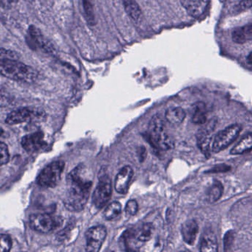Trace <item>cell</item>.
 I'll list each match as a JSON object with an SVG mask.
<instances>
[{"instance_id": "24", "label": "cell", "mask_w": 252, "mask_h": 252, "mask_svg": "<svg viewBox=\"0 0 252 252\" xmlns=\"http://www.w3.org/2000/svg\"><path fill=\"white\" fill-rule=\"evenodd\" d=\"M121 213V204L118 201H114L107 207L104 216L107 220H112L118 218Z\"/></svg>"}, {"instance_id": "35", "label": "cell", "mask_w": 252, "mask_h": 252, "mask_svg": "<svg viewBox=\"0 0 252 252\" xmlns=\"http://www.w3.org/2000/svg\"><path fill=\"white\" fill-rule=\"evenodd\" d=\"M2 133H3L2 129H1V127H0V136H1V135L2 134Z\"/></svg>"}, {"instance_id": "25", "label": "cell", "mask_w": 252, "mask_h": 252, "mask_svg": "<svg viewBox=\"0 0 252 252\" xmlns=\"http://www.w3.org/2000/svg\"><path fill=\"white\" fill-rule=\"evenodd\" d=\"M86 20L90 25L95 24V14L92 0H80Z\"/></svg>"}, {"instance_id": "4", "label": "cell", "mask_w": 252, "mask_h": 252, "mask_svg": "<svg viewBox=\"0 0 252 252\" xmlns=\"http://www.w3.org/2000/svg\"><path fill=\"white\" fill-rule=\"evenodd\" d=\"M149 138L151 144L160 150L171 149L174 147L173 138L165 131L164 122L159 115H155L149 125Z\"/></svg>"}, {"instance_id": "15", "label": "cell", "mask_w": 252, "mask_h": 252, "mask_svg": "<svg viewBox=\"0 0 252 252\" xmlns=\"http://www.w3.org/2000/svg\"><path fill=\"white\" fill-rule=\"evenodd\" d=\"M198 223L195 220H186L183 223L181 226V235L183 237V241L189 245H193L196 240L197 235H198Z\"/></svg>"}, {"instance_id": "18", "label": "cell", "mask_w": 252, "mask_h": 252, "mask_svg": "<svg viewBox=\"0 0 252 252\" xmlns=\"http://www.w3.org/2000/svg\"><path fill=\"white\" fill-rule=\"evenodd\" d=\"M180 3L186 11L193 16L202 14L205 9V0H180Z\"/></svg>"}, {"instance_id": "3", "label": "cell", "mask_w": 252, "mask_h": 252, "mask_svg": "<svg viewBox=\"0 0 252 252\" xmlns=\"http://www.w3.org/2000/svg\"><path fill=\"white\" fill-rule=\"evenodd\" d=\"M0 75L9 79L28 82L37 76L35 69L31 66L12 60H0Z\"/></svg>"}, {"instance_id": "23", "label": "cell", "mask_w": 252, "mask_h": 252, "mask_svg": "<svg viewBox=\"0 0 252 252\" xmlns=\"http://www.w3.org/2000/svg\"><path fill=\"white\" fill-rule=\"evenodd\" d=\"M223 188L222 184L218 181H215L208 192L209 201L211 203L216 202L221 198Z\"/></svg>"}, {"instance_id": "5", "label": "cell", "mask_w": 252, "mask_h": 252, "mask_svg": "<svg viewBox=\"0 0 252 252\" xmlns=\"http://www.w3.org/2000/svg\"><path fill=\"white\" fill-rule=\"evenodd\" d=\"M64 168L65 163L63 161H58L51 163L38 175L37 182L43 188H54L61 180Z\"/></svg>"}, {"instance_id": "32", "label": "cell", "mask_w": 252, "mask_h": 252, "mask_svg": "<svg viewBox=\"0 0 252 252\" xmlns=\"http://www.w3.org/2000/svg\"><path fill=\"white\" fill-rule=\"evenodd\" d=\"M18 0H0V7L10 9L17 2Z\"/></svg>"}, {"instance_id": "28", "label": "cell", "mask_w": 252, "mask_h": 252, "mask_svg": "<svg viewBox=\"0 0 252 252\" xmlns=\"http://www.w3.org/2000/svg\"><path fill=\"white\" fill-rule=\"evenodd\" d=\"M18 58L19 56L15 52L5 49H0V60L17 61Z\"/></svg>"}, {"instance_id": "7", "label": "cell", "mask_w": 252, "mask_h": 252, "mask_svg": "<svg viewBox=\"0 0 252 252\" xmlns=\"http://www.w3.org/2000/svg\"><path fill=\"white\" fill-rule=\"evenodd\" d=\"M112 195V185L109 176H103L93 195V203L98 209H102L109 202Z\"/></svg>"}, {"instance_id": "1", "label": "cell", "mask_w": 252, "mask_h": 252, "mask_svg": "<svg viewBox=\"0 0 252 252\" xmlns=\"http://www.w3.org/2000/svg\"><path fill=\"white\" fill-rule=\"evenodd\" d=\"M90 173L84 166H77L68 175V189L65 205L71 211H81L88 201L91 189Z\"/></svg>"}, {"instance_id": "33", "label": "cell", "mask_w": 252, "mask_h": 252, "mask_svg": "<svg viewBox=\"0 0 252 252\" xmlns=\"http://www.w3.org/2000/svg\"><path fill=\"white\" fill-rule=\"evenodd\" d=\"M139 155V157H140L141 161H143L146 155V150H145L144 148H140V154Z\"/></svg>"}, {"instance_id": "27", "label": "cell", "mask_w": 252, "mask_h": 252, "mask_svg": "<svg viewBox=\"0 0 252 252\" xmlns=\"http://www.w3.org/2000/svg\"><path fill=\"white\" fill-rule=\"evenodd\" d=\"M9 158H10V154H9L8 148L4 142L0 141V165H3L7 163Z\"/></svg>"}, {"instance_id": "36", "label": "cell", "mask_w": 252, "mask_h": 252, "mask_svg": "<svg viewBox=\"0 0 252 252\" xmlns=\"http://www.w3.org/2000/svg\"><path fill=\"white\" fill-rule=\"evenodd\" d=\"M190 252L188 251V250H185V251H182V252Z\"/></svg>"}, {"instance_id": "20", "label": "cell", "mask_w": 252, "mask_h": 252, "mask_svg": "<svg viewBox=\"0 0 252 252\" xmlns=\"http://www.w3.org/2000/svg\"><path fill=\"white\" fill-rule=\"evenodd\" d=\"M186 118V113L182 108H171L166 112L165 118L173 126L180 125Z\"/></svg>"}, {"instance_id": "30", "label": "cell", "mask_w": 252, "mask_h": 252, "mask_svg": "<svg viewBox=\"0 0 252 252\" xmlns=\"http://www.w3.org/2000/svg\"><path fill=\"white\" fill-rule=\"evenodd\" d=\"M230 170V166L226 165V164H220V165L215 166L212 170H210V173H225Z\"/></svg>"}, {"instance_id": "11", "label": "cell", "mask_w": 252, "mask_h": 252, "mask_svg": "<svg viewBox=\"0 0 252 252\" xmlns=\"http://www.w3.org/2000/svg\"><path fill=\"white\" fill-rule=\"evenodd\" d=\"M216 121H210L206 124L205 127H202L198 130L197 135L198 145L200 149L204 154L209 155L210 151V144L213 139V132L216 127Z\"/></svg>"}, {"instance_id": "6", "label": "cell", "mask_w": 252, "mask_h": 252, "mask_svg": "<svg viewBox=\"0 0 252 252\" xmlns=\"http://www.w3.org/2000/svg\"><path fill=\"white\" fill-rule=\"evenodd\" d=\"M241 129L242 127L241 126L235 124V125L229 126L224 130L219 132L213 139L212 151L214 153H218L226 149L238 137Z\"/></svg>"}, {"instance_id": "21", "label": "cell", "mask_w": 252, "mask_h": 252, "mask_svg": "<svg viewBox=\"0 0 252 252\" xmlns=\"http://www.w3.org/2000/svg\"><path fill=\"white\" fill-rule=\"evenodd\" d=\"M124 8L127 14L133 20L139 21L142 16V12L136 0H122Z\"/></svg>"}, {"instance_id": "8", "label": "cell", "mask_w": 252, "mask_h": 252, "mask_svg": "<svg viewBox=\"0 0 252 252\" xmlns=\"http://www.w3.org/2000/svg\"><path fill=\"white\" fill-rule=\"evenodd\" d=\"M107 237V229L103 226L90 228L86 233V252H99Z\"/></svg>"}, {"instance_id": "14", "label": "cell", "mask_w": 252, "mask_h": 252, "mask_svg": "<svg viewBox=\"0 0 252 252\" xmlns=\"http://www.w3.org/2000/svg\"><path fill=\"white\" fill-rule=\"evenodd\" d=\"M133 176V170L130 166L123 167L115 177V189L120 194L127 193Z\"/></svg>"}, {"instance_id": "31", "label": "cell", "mask_w": 252, "mask_h": 252, "mask_svg": "<svg viewBox=\"0 0 252 252\" xmlns=\"http://www.w3.org/2000/svg\"><path fill=\"white\" fill-rule=\"evenodd\" d=\"M252 0H241V2L238 4V11H244L248 9L251 8Z\"/></svg>"}, {"instance_id": "13", "label": "cell", "mask_w": 252, "mask_h": 252, "mask_svg": "<svg viewBox=\"0 0 252 252\" xmlns=\"http://www.w3.org/2000/svg\"><path fill=\"white\" fill-rule=\"evenodd\" d=\"M47 143L44 139V134L41 132H36L26 135L22 139V145L25 151L29 153H36L42 150Z\"/></svg>"}, {"instance_id": "19", "label": "cell", "mask_w": 252, "mask_h": 252, "mask_svg": "<svg viewBox=\"0 0 252 252\" xmlns=\"http://www.w3.org/2000/svg\"><path fill=\"white\" fill-rule=\"evenodd\" d=\"M207 106L203 102H197L192 106V122L198 125L207 123Z\"/></svg>"}, {"instance_id": "2", "label": "cell", "mask_w": 252, "mask_h": 252, "mask_svg": "<svg viewBox=\"0 0 252 252\" xmlns=\"http://www.w3.org/2000/svg\"><path fill=\"white\" fill-rule=\"evenodd\" d=\"M154 226L146 223L133 226L124 231L120 238L121 249L126 252H139L147 241L152 238Z\"/></svg>"}, {"instance_id": "12", "label": "cell", "mask_w": 252, "mask_h": 252, "mask_svg": "<svg viewBox=\"0 0 252 252\" xmlns=\"http://www.w3.org/2000/svg\"><path fill=\"white\" fill-rule=\"evenodd\" d=\"M27 40L32 48L41 49L48 53L53 51V47H51L50 43L44 38L39 30L34 25L29 27Z\"/></svg>"}, {"instance_id": "29", "label": "cell", "mask_w": 252, "mask_h": 252, "mask_svg": "<svg viewBox=\"0 0 252 252\" xmlns=\"http://www.w3.org/2000/svg\"><path fill=\"white\" fill-rule=\"evenodd\" d=\"M138 210H139V206L136 200H130L127 203L125 211L129 216H135L137 213Z\"/></svg>"}, {"instance_id": "22", "label": "cell", "mask_w": 252, "mask_h": 252, "mask_svg": "<svg viewBox=\"0 0 252 252\" xmlns=\"http://www.w3.org/2000/svg\"><path fill=\"white\" fill-rule=\"evenodd\" d=\"M252 133H250L247 136L241 139V142H238V145H235L232 151L231 154L232 155H240V154H245L250 152L252 149Z\"/></svg>"}, {"instance_id": "17", "label": "cell", "mask_w": 252, "mask_h": 252, "mask_svg": "<svg viewBox=\"0 0 252 252\" xmlns=\"http://www.w3.org/2000/svg\"><path fill=\"white\" fill-rule=\"evenodd\" d=\"M232 36V39L237 44H244V43L251 41L252 38V23L234 30Z\"/></svg>"}, {"instance_id": "10", "label": "cell", "mask_w": 252, "mask_h": 252, "mask_svg": "<svg viewBox=\"0 0 252 252\" xmlns=\"http://www.w3.org/2000/svg\"><path fill=\"white\" fill-rule=\"evenodd\" d=\"M42 115L41 112H37L36 110L23 108L10 112L6 118V124L9 125H16L34 121Z\"/></svg>"}, {"instance_id": "9", "label": "cell", "mask_w": 252, "mask_h": 252, "mask_svg": "<svg viewBox=\"0 0 252 252\" xmlns=\"http://www.w3.org/2000/svg\"><path fill=\"white\" fill-rule=\"evenodd\" d=\"M31 228L41 233H48L59 226V221L48 214H34L30 218Z\"/></svg>"}, {"instance_id": "26", "label": "cell", "mask_w": 252, "mask_h": 252, "mask_svg": "<svg viewBox=\"0 0 252 252\" xmlns=\"http://www.w3.org/2000/svg\"><path fill=\"white\" fill-rule=\"evenodd\" d=\"M12 247V241L7 235H0V252H10Z\"/></svg>"}, {"instance_id": "16", "label": "cell", "mask_w": 252, "mask_h": 252, "mask_svg": "<svg viewBox=\"0 0 252 252\" xmlns=\"http://www.w3.org/2000/svg\"><path fill=\"white\" fill-rule=\"evenodd\" d=\"M200 250L201 252H218L217 238L211 229H207L203 234Z\"/></svg>"}, {"instance_id": "34", "label": "cell", "mask_w": 252, "mask_h": 252, "mask_svg": "<svg viewBox=\"0 0 252 252\" xmlns=\"http://www.w3.org/2000/svg\"><path fill=\"white\" fill-rule=\"evenodd\" d=\"M248 59H249V63H250V64H252V53H250V55H249L248 56Z\"/></svg>"}]
</instances>
